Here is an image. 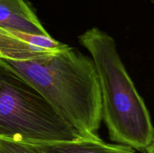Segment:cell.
Returning a JSON list of instances; mask_svg holds the SVG:
<instances>
[{
	"label": "cell",
	"instance_id": "obj_1",
	"mask_svg": "<svg viewBox=\"0 0 154 153\" xmlns=\"http://www.w3.org/2000/svg\"><path fill=\"white\" fill-rule=\"evenodd\" d=\"M0 67L32 86L81 137L100 139L102 96L91 57L68 46L37 59L0 57Z\"/></svg>",
	"mask_w": 154,
	"mask_h": 153
},
{
	"label": "cell",
	"instance_id": "obj_9",
	"mask_svg": "<svg viewBox=\"0 0 154 153\" xmlns=\"http://www.w3.org/2000/svg\"><path fill=\"white\" fill-rule=\"evenodd\" d=\"M149 1H150V2H152V3H154V0H149Z\"/></svg>",
	"mask_w": 154,
	"mask_h": 153
},
{
	"label": "cell",
	"instance_id": "obj_7",
	"mask_svg": "<svg viewBox=\"0 0 154 153\" xmlns=\"http://www.w3.org/2000/svg\"><path fill=\"white\" fill-rule=\"evenodd\" d=\"M0 153H45L33 144L0 136Z\"/></svg>",
	"mask_w": 154,
	"mask_h": 153
},
{
	"label": "cell",
	"instance_id": "obj_4",
	"mask_svg": "<svg viewBox=\"0 0 154 153\" xmlns=\"http://www.w3.org/2000/svg\"><path fill=\"white\" fill-rule=\"evenodd\" d=\"M69 45L51 35L34 34L0 26V57L32 60L54 55Z\"/></svg>",
	"mask_w": 154,
	"mask_h": 153
},
{
	"label": "cell",
	"instance_id": "obj_10",
	"mask_svg": "<svg viewBox=\"0 0 154 153\" xmlns=\"http://www.w3.org/2000/svg\"><path fill=\"white\" fill-rule=\"evenodd\" d=\"M133 153H136V152H135H135H133Z\"/></svg>",
	"mask_w": 154,
	"mask_h": 153
},
{
	"label": "cell",
	"instance_id": "obj_3",
	"mask_svg": "<svg viewBox=\"0 0 154 153\" xmlns=\"http://www.w3.org/2000/svg\"><path fill=\"white\" fill-rule=\"evenodd\" d=\"M0 136L29 143L83 138L32 86L2 67Z\"/></svg>",
	"mask_w": 154,
	"mask_h": 153
},
{
	"label": "cell",
	"instance_id": "obj_5",
	"mask_svg": "<svg viewBox=\"0 0 154 153\" xmlns=\"http://www.w3.org/2000/svg\"><path fill=\"white\" fill-rule=\"evenodd\" d=\"M0 26L29 34L51 35L24 0H0Z\"/></svg>",
	"mask_w": 154,
	"mask_h": 153
},
{
	"label": "cell",
	"instance_id": "obj_6",
	"mask_svg": "<svg viewBox=\"0 0 154 153\" xmlns=\"http://www.w3.org/2000/svg\"><path fill=\"white\" fill-rule=\"evenodd\" d=\"M29 143V142H28ZM45 153H133L135 149L128 146L108 143L102 139L80 138L71 142L31 143Z\"/></svg>",
	"mask_w": 154,
	"mask_h": 153
},
{
	"label": "cell",
	"instance_id": "obj_2",
	"mask_svg": "<svg viewBox=\"0 0 154 153\" xmlns=\"http://www.w3.org/2000/svg\"><path fill=\"white\" fill-rule=\"evenodd\" d=\"M99 78L102 121L112 142L145 151L154 137L150 112L126 70L112 36L93 27L78 36Z\"/></svg>",
	"mask_w": 154,
	"mask_h": 153
},
{
	"label": "cell",
	"instance_id": "obj_8",
	"mask_svg": "<svg viewBox=\"0 0 154 153\" xmlns=\"http://www.w3.org/2000/svg\"><path fill=\"white\" fill-rule=\"evenodd\" d=\"M145 151L147 152V153H154V137L150 145L148 146V147L146 148Z\"/></svg>",
	"mask_w": 154,
	"mask_h": 153
}]
</instances>
